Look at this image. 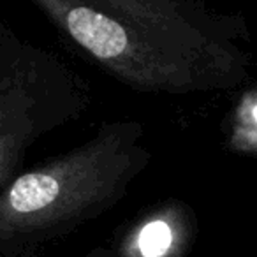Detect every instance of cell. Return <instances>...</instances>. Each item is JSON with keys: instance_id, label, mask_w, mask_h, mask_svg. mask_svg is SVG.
<instances>
[{"instance_id": "6da1fadb", "label": "cell", "mask_w": 257, "mask_h": 257, "mask_svg": "<svg viewBox=\"0 0 257 257\" xmlns=\"http://www.w3.org/2000/svg\"><path fill=\"white\" fill-rule=\"evenodd\" d=\"M30 2L69 43L134 92H231L252 74L246 18L204 0Z\"/></svg>"}, {"instance_id": "7a4b0ae2", "label": "cell", "mask_w": 257, "mask_h": 257, "mask_svg": "<svg viewBox=\"0 0 257 257\" xmlns=\"http://www.w3.org/2000/svg\"><path fill=\"white\" fill-rule=\"evenodd\" d=\"M152 159L145 125L116 120L79 147L23 171L0 192V255H25L106 213Z\"/></svg>"}, {"instance_id": "3957f363", "label": "cell", "mask_w": 257, "mask_h": 257, "mask_svg": "<svg viewBox=\"0 0 257 257\" xmlns=\"http://www.w3.org/2000/svg\"><path fill=\"white\" fill-rule=\"evenodd\" d=\"M92 90L76 67L0 23V189L23 173L29 150L79 120Z\"/></svg>"}, {"instance_id": "277c9868", "label": "cell", "mask_w": 257, "mask_h": 257, "mask_svg": "<svg viewBox=\"0 0 257 257\" xmlns=\"http://www.w3.org/2000/svg\"><path fill=\"white\" fill-rule=\"evenodd\" d=\"M229 152L245 157H257V86L246 90L232 109L225 131Z\"/></svg>"}, {"instance_id": "5b68a950", "label": "cell", "mask_w": 257, "mask_h": 257, "mask_svg": "<svg viewBox=\"0 0 257 257\" xmlns=\"http://www.w3.org/2000/svg\"><path fill=\"white\" fill-rule=\"evenodd\" d=\"M140 252L145 257H162L173 245V229L162 218H155L143 225L138 238Z\"/></svg>"}]
</instances>
